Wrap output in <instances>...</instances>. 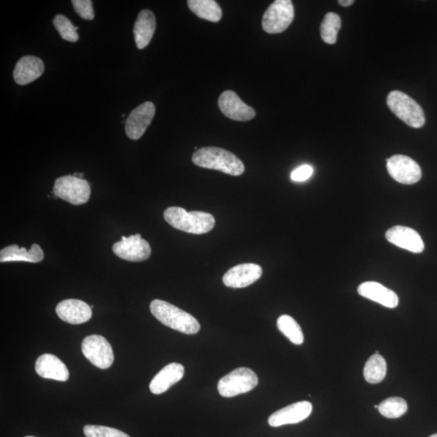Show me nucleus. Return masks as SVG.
Instances as JSON below:
<instances>
[{
	"label": "nucleus",
	"instance_id": "f257e3e1",
	"mask_svg": "<svg viewBox=\"0 0 437 437\" xmlns=\"http://www.w3.org/2000/svg\"><path fill=\"white\" fill-rule=\"evenodd\" d=\"M192 161L199 167L215 169L232 176L245 172L243 162L231 152L217 147H204L194 153Z\"/></svg>",
	"mask_w": 437,
	"mask_h": 437
},
{
	"label": "nucleus",
	"instance_id": "f03ea898",
	"mask_svg": "<svg viewBox=\"0 0 437 437\" xmlns=\"http://www.w3.org/2000/svg\"><path fill=\"white\" fill-rule=\"evenodd\" d=\"M150 311L159 322L171 329L186 335L199 332L201 327L196 317L167 301L152 300Z\"/></svg>",
	"mask_w": 437,
	"mask_h": 437
},
{
	"label": "nucleus",
	"instance_id": "7ed1b4c3",
	"mask_svg": "<svg viewBox=\"0 0 437 437\" xmlns=\"http://www.w3.org/2000/svg\"><path fill=\"white\" fill-rule=\"evenodd\" d=\"M164 220L180 231L193 234L208 233L214 229V216L204 211H186L179 206H171L164 212Z\"/></svg>",
	"mask_w": 437,
	"mask_h": 437
},
{
	"label": "nucleus",
	"instance_id": "20e7f679",
	"mask_svg": "<svg viewBox=\"0 0 437 437\" xmlns=\"http://www.w3.org/2000/svg\"><path fill=\"white\" fill-rule=\"evenodd\" d=\"M386 103L393 113L407 125L414 128H421L424 125L426 119L421 106L407 94L398 90L392 91L388 94Z\"/></svg>",
	"mask_w": 437,
	"mask_h": 437
},
{
	"label": "nucleus",
	"instance_id": "39448f33",
	"mask_svg": "<svg viewBox=\"0 0 437 437\" xmlns=\"http://www.w3.org/2000/svg\"><path fill=\"white\" fill-rule=\"evenodd\" d=\"M258 384V378L255 372L248 368H238L222 377L217 387L221 396L232 398L251 391Z\"/></svg>",
	"mask_w": 437,
	"mask_h": 437
},
{
	"label": "nucleus",
	"instance_id": "423d86ee",
	"mask_svg": "<svg viewBox=\"0 0 437 437\" xmlns=\"http://www.w3.org/2000/svg\"><path fill=\"white\" fill-rule=\"evenodd\" d=\"M53 192L56 197L70 204L78 206L88 202L91 188L88 181L75 178L73 175L60 177L56 182Z\"/></svg>",
	"mask_w": 437,
	"mask_h": 437
},
{
	"label": "nucleus",
	"instance_id": "0eeeda50",
	"mask_svg": "<svg viewBox=\"0 0 437 437\" xmlns=\"http://www.w3.org/2000/svg\"><path fill=\"white\" fill-rule=\"evenodd\" d=\"M295 16L291 0H276L265 10L262 26L265 32L280 33L291 25Z\"/></svg>",
	"mask_w": 437,
	"mask_h": 437
},
{
	"label": "nucleus",
	"instance_id": "6e6552de",
	"mask_svg": "<svg viewBox=\"0 0 437 437\" xmlns=\"http://www.w3.org/2000/svg\"><path fill=\"white\" fill-rule=\"evenodd\" d=\"M81 349L84 356L100 369H109L114 363L113 349L110 342L102 335L88 336L82 342Z\"/></svg>",
	"mask_w": 437,
	"mask_h": 437
},
{
	"label": "nucleus",
	"instance_id": "1a4fd4ad",
	"mask_svg": "<svg viewBox=\"0 0 437 437\" xmlns=\"http://www.w3.org/2000/svg\"><path fill=\"white\" fill-rule=\"evenodd\" d=\"M389 175L401 184H415L422 178L421 167L414 159L404 155H394L387 159Z\"/></svg>",
	"mask_w": 437,
	"mask_h": 437
},
{
	"label": "nucleus",
	"instance_id": "9d476101",
	"mask_svg": "<svg viewBox=\"0 0 437 437\" xmlns=\"http://www.w3.org/2000/svg\"><path fill=\"white\" fill-rule=\"evenodd\" d=\"M113 252L122 259L137 263L149 259L152 249L149 242L142 238L140 234H135L129 238L122 237L121 241L114 244Z\"/></svg>",
	"mask_w": 437,
	"mask_h": 437
},
{
	"label": "nucleus",
	"instance_id": "9b49d317",
	"mask_svg": "<svg viewBox=\"0 0 437 437\" xmlns=\"http://www.w3.org/2000/svg\"><path fill=\"white\" fill-rule=\"evenodd\" d=\"M155 113V105L151 102L141 104L132 110L125 124V132L127 137L133 140L139 139L143 137L146 130L152 122Z\"/></svg>",
	"mask_w": 437,
	"mask_h": 437
},
{
	"label": "nucleus",
	"instance_id": "f8f14e48",
	"mask_svg": "<svg viewBox=\"0 0 437 437\" xmlns=\"http://www.w3.org/2000/svg\"><path fill=\"white\" fill-rule=\"evenodd\" d=\"M218 107L228 119L246 122L253 119L256 112L250 105H247L238 94L231 90L223 92L218 100Z\"/></svg>",
	"mask_w": 437,
	"mask_h": 437
},
{
	"label": "nucleus",
	"instance_id": "ddd939ff",
	"mask_svg": "<svg viewBox=\"0 0 437 437\" xmlns=\"http://www.w3.org/2000/svg\"><path fill=\"white\" fill-rule=\"evenodd\" d=\"M263 275V268L255 263H243L229 269L223 277L224 285L232 288H246Z\"/></svg>",
	"mask_w": 437,
	"mask_h": 437
},
{
	"label": "nucleus",
	"instance_id": "4468645a",
	"mask_svg": "<svg viewBox=\"0 0 437 437\" xmlns=\"http://www.w3.org/2000/svg\"><path fill=\"white\" fill-rule=\"evenodd\" d=\"M312 411V406L310 401H298L273 413L268 418V423L270 426L274 428L286 424L298 423L308 418Z\"/></svg>",
	"mask_w": 437,
	"mask_h": 437
},
{
	"label": "nucleus",
	"instance_id": "2eb2a0df",
	"mask_svg": "<svg viewBox=\"0 0 437 437\" xmlns=\"http://www.w3.org/2000/svg\"><path fill=\"white\" fill-rule=\"evenodd\" d=\"M58 317L65 322L79 325L90 321L92 315V308L84 301L76 299H68L61 301L56 307Z\"/></svg>",
	"mask_w": 437,
	"mask_h": 437
},
{
	"label": "nucleus",
	"instance_id": "dca6fc26",
	"mask_svg": "<svg viewBox=\"0 0 437 437\" xmlns=\"http://www.w3.org/2000/svg\"><path fill=\"white\" fill-rule=\"evenodd\" d=\"M386 238L391 243L412 253H419L424 250L421 235L409 227H392L386 232Z\"/></svg>",
	"mask_w": 437,
	"mask_h": 437
},
{
	"label": "nucleus",
	"instance_id": "f3484780",
	"mask_svg": "<svg viewBox=\"0 0 437 437\" xmlns=\"http://www.w3.org/2000/svg\"><path fill=\"white\" fill-rule=\"evenodd\" d=\"M37 374L46 379L58 381H67L69 379V371L61 359L51 354H43L38 357L35 364Z\"/></svg>",
	"mask_w": 437,
	"mask_h": 437
},
{
	"label": "nucleus",
	"instance_id": "a211bd4d",
	"mask_svg": "<svg viewBox=\"0 0 437 437\" xmlns=\"http://www.w3.org/2000/svg\"><path fill=\"white\" fill-rule=\"evenodd\" d=\"M360 296L375 301L389 309L396 308L399 300L397 294L377 282L369 281L358 287Z\"/></svg>",
	"mask_w": 437,
	"mask_h": 437
},
{
	"label": "nucleus",
	"instance_id": "6ab92c4d",
	"mask_svg": "<svg viewBox=\"0 0 437 437\" xmlns=\"http://www.w3.org/2000/svg\"><path fill=\"white\" fill-rule=\"evenodd\" d=\"M44 63L40 58L32 56H23L17 62L14 78L16 84L26 85L36 80L43 74Z\"/></svg>",
	"mask_w": 437,
	"mask_h": 437
},
{
	"label": "nucleus",
	"instance_id": "aec40b11",
	"mask_svg": "<svg viewBox=\"0 0 437 437\" xmlns=\"http://www.w3.org/2000/svg\"><path fill=\"white\" fill-rule=\"evenodd\" d=\"M185 374L183 365L179 363H171L163 368L153 378L150 383V391L154 394H162L181 380Z\"/></svg>",
	"mask_w": 437,
	"mask_h": 437
},
{
	"label": "nucleus",
	"instance_id": "412c9836",
	"mask_svg": "<svg viewBox=\"0 0 437 437\" xmlns=\"http://www.w3.org/2000/svg\"><path fill=\"white\" fill-rule=\"evenodd\" d=\"M157 26L156 16L149 9L140 11L134 26V38L138 49L143 50L150 43Z\"/></svg>",
	"mask_w": 437,
	"mask_h": 437
},
{
	"label": "nucleus",
	"instance_id": "4be33fe9",
	"mask_svg": "<svg viewBox=\"0 0 437 437\" xmlns=\"http://www.w3.org/2000/svg\"><path fill=\"white\" fill-rule=\"evenodd\" d=\"M44 259V252L38 244H33L31 250L11 245L0 251V263L27 262L38 263Z\"/></svg>",
	"mask_w": 437,
	"mask_h": 437
},
{
	"label": "nucleus",
	"instance_id": "5701e85b",
	"mask_svg": "<svg viewBox=\"0 0 437 437\" xmlns=\"http://www.w3.org/2000/svg\"><path fill=\"white\" fill-rule=\"evenodd\" d=\"M187 4L199 19L215 23L221 20V8L214 0H189Z\"/></svg>",
	"mask_w": 437,
	"mask_h": 437
},
{
	"label": "nucleus",
	"instance_id": "b1692460",
	"mask_svg": "<svg viewBox=\"0 0 437 437\" xmlns=\"http://www.w3.org/2000/svg\"><path fill=\"white\" fill-rule=\"evenodd\" d=\"M387 364L386 359L379 354H374L366 362L364 377L366 381L371 384L381 382L386 376Z\"/></svg>",
	"mask_w": 437,
	"mask_h": 437
},
{
	"label": "nucleus",
	"instance_id": "393cba45",
	"mask_svg": "<svg viewBox=\"0 0 437 437\" xmlns=\"http://www.w3.org/2000/svg\"><path fill=\"white\" fill-rule=\"evenodd\" d=\"M277 327L280 332L285 335L293 344L301 345L304 342V334L300 325L293 317L288 315H282L277 321Z\"/></svg>",
	"mask_w": 437,
	"mask_h": 437
},
{
	"label": "nucleus",
	"instance_id": "a878e982",
	"mask_svg": "<svg viewBox=\"0 0 437 437\" xmlns=\"http://www.w3.org/2000/svg\"><path fill=\"white\" fill-rule=\"evenodd\" d=\"M342 26V21L338 14L328 13L325 16L321 23L320 32L321 38L330 45H333L337 41V36Z\"/></svg>",
	"mask_w": 437,
	"mask_h": 437
},
{
	"label": "nucleus",
	"instance_id": "bb28decb",
	"mask_svg": "<svg viewBox=\"0 0 437 437\" xmlns=\"http://www.w3.org/2000/svg\"><path fill=\"white\" fill-rule=\"evenodd\" d=\"M378 410L383 416L389 418H398L403 416L409 410L406 401L400 397L389 398L381 401Z\"/></svg>",
	"mask_w": 437,
	"mask_h": 437
},
{
	"label": "nucleus",
	"instance_id": "cd10ccee",
	"mask_svg": "<svg viewBox=\"0 0 437 437\" xmlns=\"http://www.w3.org/2000/svg\"><path fill=\"white\" fill-rule=\"evenodd\" d=\"M54 26L58 32L60 33L63 39L76 43L80 38L79 34L76 32V28L68 17L63 15H57L54 19Z\"/></svg>",
	"mask_w": 437,
	"mask_h": 437
},
{
	"label": "nucleus",
	"instance_id": "c85d7f7f",
	"mask_svg": "<svg viewBox=\"0 0 437 437\" xmlns=\"http://www.w3.org/2000/svg\"><path fill=\"white\" fill-rule=\"evenodd\" d=\"M84 433L86 437H131L120 430L98 425H86Z\"/></svg>",
	"mask_w": 437,
	"mask_h": 437
},
{
	"label": "nucleus",
	"instance_id": "c756f323",
	"mask_svg": "<svg viewBox=\"0 0 437 437\" xmlns=\"http://www.w3.org/2000/svg\"><path fill=\"white\" fill-rule=\"evenodd\" d=\"M72 4L75 13L83 19L92 21L95 17L91 0H73Z\"/></svg>",
	"mask_w": 437,
	"mask_h": 437
},
{
	"label": "nucleus",
	"instance_id": "7c9ffc66",
	"mask_svg": "<svg viewBox=\"0 0 437 437\" xmlns=\"http://www.w3.org/2000/svg\"><path fill=\"white\" fill-rule=\"evenodd\" d=\"M312 173H314V169L310 165H301L291 174V179L294 181H305L310 178Z\"/></svg>",
	"mask_w": 437,
	"mask_h": 437
},
{
	"label": "nucleus",
	"instance_id": "2f4dec72",
	"mask_svg": "<svg viewBox=\"0 0 437 437\" xmlns=\"http://www.w3.org/2000/svg\"><path fill=\"white\" fill-rule=\"evenodd\" d=\"M338 3L342 6V7H349V6L352 5L355 1H354V0H339Z\"/></svg>",
	"mask_w": 437,
	"mask_h": 437
},
{
	"label": "nucleus",
	"instance_id": "473e14b6",
	"mask_svg": "<svg viewBox=\"0 0 437 437\" xmlns=\"http://www.w3.org/2000/svg\"><path fill=\"white\" fill-rule=\"evenodd\" d=\"M429 437H437V433L430 436Z\"/></svg>",
	"mask_w": 437,
	"mask_h": 437
},
{
	"label": "nucleus",
	"instance_id": "72a5a7b5",
	"mask_svg": "<svg viewBox=\"0 0 437 437\" xmlns=\"http://www.w3.org/2000/svg\"><path fill=\"white\" fill-rule=\"evenodd\" d=\"M374 407H375V409H378V406L377 405H375Z\"/></svg>",
	"mask_w": 437,
	"mask_h": 437
},
{
	"label": "nucleus",
	"instance_id": "f704fd0d",
	"mask_svg": "<svg viewBox=\"0 0 437 437\" xmlns=\"http://www.w3.org/2000/svg\"><path fill=\"white\" fill-rule=\"evenodd\" d=\"M26 437H35V436H26Z\"/></svg>",
	"mask_w": 437,
	"mask_h": 437
}]
</instances>
